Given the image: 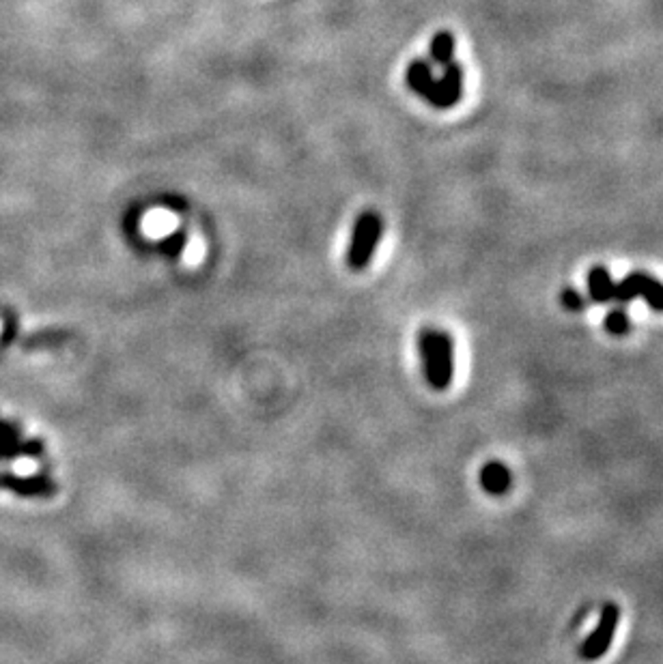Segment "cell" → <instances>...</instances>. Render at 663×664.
<instances>
[{"label":"cell","mask_w":663,"mask_h":664,"mask_svg":"<svg viewBox=\"0 0 663 664\" xmlns=\"http://www.w3.org/2000/svg\"><path fill=\"white\" fill-rule=\"evenodd\" d=\"M422 368L427 383L435 392H444L453 385L454 378V342L446 331L424 327L418 334Z\"/></svg>","instance_id":"6da1fadb"},{"label":"cell","mask_w":663,"mask_h":664,"mask_svg":"<svg viewBox=\"0 0 663 664\" xmlns=\"http://www.w3.org/2000/svg\"><path fill=\"white\" fill-rule=\"evenodd\" d=\"M383 232V220L375 211H364L357 217L354 226V235H351L349 250H347V264L354 271L369 267L372 254H375L377 243H380Z\"/></svg>","instance_id":"7a4b0ae2"},{"label":"cell","mask_w":663,"mask_h":664,"mask_svg":"<svg viewBox=\"0 0 663 664\" xmlns=\"http://www.w3.org/2000/svg\"><path fill=\"white\" fill-rule=\"evenodd\" d=\"M635 297L646 299L655 312H663V282L655 279L644 271L629 273L625 279L616 282L614 287V301L620 305H626Z\"/></svg>","instance_id":"3957f363"},{"label":"cell","mask_w":663,"mask_h":664,"mask_svg":"<svg viewBox=\"0 0 663 664\" xmlns=\"http://www.w3.org/2000/svg\"><path fill=\"white\" fill-rule=\"evenodd\" d=\"M618 621H620L618 606L612 604V602L605 604L599 615L597 628H594L593 635H590L588 639L582 643V647H579V658L586 662H594V660H599V658H603L605 653L610 652V647H612Z\"/></svg>","instance_id":"277c9868"},{"label":"cell","mask_w":663,"mask_h":664,"mask_svg":"<svg viewBox=\"0 0 663 664\" xmlns=\"http://www.w3.org/2000/svg\"><path fill=\"white\" fill-rule=\"evenodd\" d=\"M461 93H463V69L453 61L444 69V76L438 77V95H435L433 106L439 110L457 106Z\"/></svg>","instance_id":"5b68a950"},{"label":"cell","mask_w":663,"mask_h":664,"mask_svg":"<svg viewBox=\"0 0 663 664\" xmlns=\"http://www.w3.org/2000/svg\"><path fill=\"white\" fill-rule=\"evenodd\" d=\"M405 80H407V86L412 88L413 93H418V95L424 97V100L433 106L435 95H438V77L433 76L431 65H429L427 61L424 59L412 61L407 67Z\"/></svg>","instance_id":"8992f818"},{"label":"cell","mask_w":663,"mask_h":664,"mask_svg":"<svg viewBox=\"0 0 663 664\" xmlns=\"http://www.w3.org/2000/svg\"><path fill=\"white\" fill-rule=\"evenodd\" d=\"M480 486H483V490H487L494 497L506 495L512 486L511 469L504 463L491 460V463H487L483 469H480Z\"/></svg>","instance_id":"52a82bcc"},{"label":"cell","mask_w":663,"mask_h":664,"mask_svg":"<svg viewBox=\"0 0 663 664\" xmlns=\"http://www.w3.org/2000/svg\"><path fill=\"white\" fill-rule=\"evenodd\" d=\"M586 282H588L590 301H594V304H610V301H614L616 282L612 279V276H610L608 269L601 267V264L593 267L588 271Z\"/></svg>","instance_id":"ba28073f"},{"label":"cell","mask_w":663,"mask_h":664,"mask_svg":"<svg viewBox=\"0 0 663 664\" xmlns=\"http://www.w3.org/2000/svg\"><path fill=\"white\" fill-rule=\"evenodd\" d=\"M429 52H431L433 63L446 67L448 63H453L454 59V37L448 30H439V33L431 39Z\"/></svg>","instance_id":"9c48e42d"},{"label":"cell","mask_w":663,"mask_h":664,"mask_svg":"<svg viewBox=\"0 0 663 664\" xmlns=\"http://www.w3.org/2000/svg\"><path fill=\"white\" fill-rule=\"evenodd\" d=\"M603 325L612 336H625V334H629V329H631V319L625 308H616L605 316Z\"/></svg>","instance_id":"30bf717a"},{"label":"cell","mask_w":663,"mask_h":664,"mask_svg":"<svg viewBox=\"0 0 663 664\" xmlns=\"http://www.w3.org/2000/svg\"><path fill=\"white\" fill-rule=\"evenodd\" d=\"M185 241H188V239H185V232L177 231V232H170L168 237L162 239L158 247L166 254V256L179 258L181 252H184V247H185Z\"/></svg>","instance_id":"8fae6325"},{"label":"cell","mask_w":663,"mask_h":664,"mask_svg":"<svg viewBox=\"0 0 663 664\" xmlns=\"http://www.w3.org/2000/svg\"><path fill=\"white\" fill-rule=\"evenodd\" d=\"M561 299H562L564 308L571 310V312H582V310L586 308V297H584V295L579 293V290H575L571 287H567V288L562 290Z\"/></svg>","instance_id":"7c38bea8"}]
</instances>
